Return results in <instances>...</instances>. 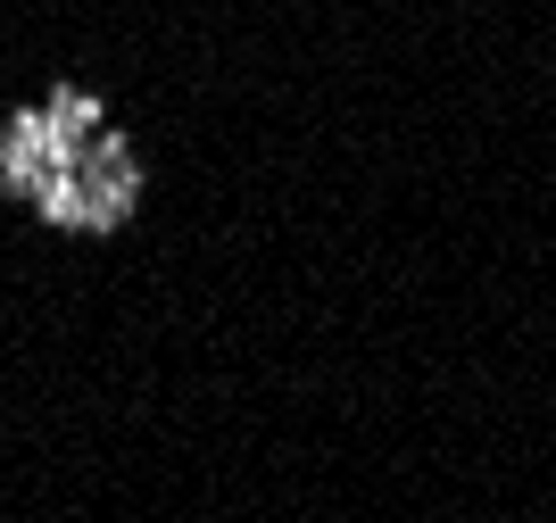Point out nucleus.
I'll return each instance as SVG.
<instances>
[{
  "instance_id": "nucleus-1",
  "label": "nucleus",
  "mask_w": 556,
  "mask_h": 523,
  "mask_svg": "<svg viewBox=\"0 0 556 523\" xmlns=\"http://www.w3.org/2000/svg\"><path fill=\"white\" fill-rule=\"evenodd\" d=\"M150 200V159L116 125V109L92 84H59L9 100L0 116V208L59 241H116Z\"/></svg>"
}]
</instances>
